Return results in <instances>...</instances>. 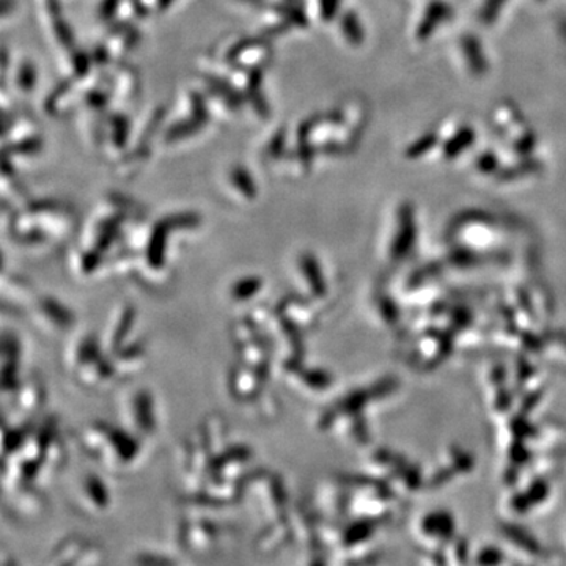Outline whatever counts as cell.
I'll list each match as a JSON object with an SVG mask.
<instances>
[{
    "label": "cell",
    "mask_w": 566,
    "mask_h": 566,
    "mask_svg": "<svg viewBox=\"0 0 566 566\" xmlns=\"http://www.w3.org/2000/svg\"><path fill=\"white\" fill-rule=\"evenodd\" d=\"M74 502L85 515H103L112 504L109 488L104 483L102 476L95 472H87L81 476L80 483L74 490Z\"/></svg>",
    "instance_id": "obj_10"
},
{
    "label": "cell",
    "mask_w": 566,
    "mask_h": 566,
    "mask_svg": "<svg viewBox=\"0 0 566 566\" xmlns=\"http://www.w3.org/2000/svg\"><path fill=\"white\" fill-rule=\"evenodd\" d=\"M294 536V526L292 516L286 515L279 517V520L270 521L264 524L262 532L256 536L255 549L260 556H271V554L279 553L283 547L290 545V539Z\"/></svg>",
    "instance_id": "obj_15"
},
{
    "label": "cell",
    "mask_w": 566,
    "mask_h": 566,
    "mask_svg": "<svg viewBox=\"0 0 566 566\" xmlns=\"http://www.w3.org/2000/svg\"><path fill=\"white\" fill-rule=\"evenodd\" d=\"M63 363L77 386L85 390L107 389L120 379L104 349L102 337L95 333L82 334L71 342Z\"/></svg>",
    "instance_id": "obj_2"
},
{
    "label": "cell",
    "mask_w": 566,
    "mask_h": 566,
    "mask_svg": "<svg viewBox=\"0 0 566 566\" xmlns=\"http://www.w3.org/2000/svg\"><path fill=\"white\" fill-rule=\"evenodd\" d=\"M266 289L262 275H241L230 285L229 297L233 304H252Z\"/></svg>",
    "instance_id": "obj_17"
},
{
    "label": "cell",
    "mask_w": 566,
    "mask_h": 566,
    "mask_svg": "<svg viewBox=\"0 0 566 566\" xmlns=\"http://www.w3.org/2000/svg\"><path fill=\"white\" fill-rule=\"evenodd\" d=\"M28 316L39 333L50 337L66 334L76 324L74 312L54 296H36Z\"/></svg>",
    "instance_id": "obj_6"
},
{
    "label": "cell",
    "mask_w": 566,
    "mask_h": 566,
    "mask_svg": "<svg viewBox=\"0 0 566 566\" xmlns=\"http://www.w3.org/2000/svg\"><path fill=\"white\" fill-rule=\"evenodd\" d=\"M296 282L301 294L308 303L318 305L326 297V285L318 260L312 253H303L296 262Z\"/></svg>",
    "instance_id": "obj_13"
},
{
    "label": "cell",
    "mask_w": 566,
    "mask_h": 566,
    "mask_svg": "<svg viewBox=\"0 0 566 566\" xmlns=\"http://www.w3.org/2000/svg\"><path fill=\"white\" fill-rule=\"evenodd\" d=\"M3 305L10 304L14 311H29L36 300L32 283L21 275H7L2 277Z\"/></svg>",
    "instance_id": "obj_16"
},
{
    "label": "cell",
    "mask_w": 566,
    "mask_h": 566,
    "mask_svg": "<svg viewBox=\"0 0 566 566\" xmlns=\"http://www.w3.org/2000/svg\"><path fill=\"white\" fill-rule=\"evenodd\" d=\"M11 417L3 416V422H28L40 415L46 401V390L39 378H28L22 381L20 389L11 395Z\"/></svg>",
    "instance_id": "obj_9"
},
{
    "label": "cell",
    "mask_w": 566,
    "mask_h": 566,
    "mask_svg": "<svg viewBox=\"0 0 566 566\" xmlns=\"http://www.w3.org/2000/svg\"><path fill=\"white\" fill-rule=\"evenodd\" d=\"M22 344L20 335L3 331L2 334V392L11 397L20 389L22 381Z\"/></svg>",
    "instance_id": "obj_12"
},
{
    "label": "cell",
    "mask_w": 566,
    "mask_h": 566,
    "mask_svg": "<svg viewBox=\"0 0 566 566\" xmlns=\"http://www.w3.org/2000/svg\"><path fill=\"white\" fill-rule=\"evenodd\" d=\"M222 532L223 528L218 521L189 513L181 523V545L192 556H208L214 553L221 543Z\"/></svg>",
    "instance_id": "obj_7"
},
{
    "label": "cell",
    "mask_w": 566,
    "mask_h": 566,
    "mask_svg": "<svg viewBox=\"0 0 566 566\" xmlns=\"http://www.w3.org/2000/svg\"><path fill=\"white\" fill-rule=\"evenodd\" d=\"M271 375L238 360L227 376V389L238 405H253L263 417L277 415V398L270 392Z\"/></svg>",
    "instance_id": "obj_4"
},
{
    "label": "cell",
    "mask_w": 566,
    "mask_h": 566,
    "mask_svg": "<svg viewBox=\"0 0 566 566\" xmlns=\"http://www.w3.org/2000/svg\"><path fill=\"white\" fill-rule=\"evenodd\" d=\"M334 6H335L334 0H323V2H322L323 17L327 18V20H329V18H333Z\"/></svg>",
    "instance_id": "obj_23"
},
{
    "label": "cell",
    "mask_w": 566,
    "mask_h": 566,
    "mask_svg": "<svg viewBox=\"0 0 566 566\" xmlns=\"http://www.w3.org/2000/svg\"><path fill=\"white\" fill-rule=\"evenodd\" d=\"M249 509L264 524L290 515L289 493L281 475L268 469L252 471L245 479L243 495Z\"/></svg>",
    "instance_id": "obj_3"
},
{
    "label": "cell",
    "mask_w": 566,
    "mask_h": 566,
    "mask_svg": "<svg viewBox=\"0 0 566 566\" xmlns=\"http://www.w3.org/2000/svg\"><path fill=\"white\" fill-rule=\"evenodd\" d=\"M104 549L84 536L74 535L54 547L48 564L51 565H99L104 562Z\"/></svg>",
    "instance_id": "obj_8"
},
{
    "label": "cell",
    "mask_w": 566,
    "mask_h": 566,
    "mask_svg": "<svg viewBox=\"0 0 566 566\" xmlns=\"http://www.w3.org/2000/svg\"><path fill=\"white\" fill-rule=\"evenodd\" d=\"M199 129V125L193 122H182L180 125L175 126V128L170 129L167 137L169 140H180L181 137L189 136V134L196 133Z\"/></svg>",
    "instance_id": "obj_19"
},
{
    "label": "cell",
    "mask_w": 566,
    "mask_h": 566,
    "mask_svg": "<svg viewBox=\"0 0 566 566\" xmlns=\"http://www.w3.org/2000/svg\"><path fill=\"white\" fill-rule=\"evenodd\" d=\"M35 69L28 63V65L22 66L20 71V85L22 91H31L33 84H35Z\"/></svg>",
    "instance_id": "obj_20"
},
{
    "label": "cell",
    "mask_w": 566,
    "mask_h": 566,
    "mask_svg": "<svg viewBox=\"0 0 566 566\" xmlns=\"http://www.w3.org/2000/svg\"><path fill=\"white\" fill-rule=\"evenodd\" d=\"M156 554H142L137 557V564L153 565V564H172V560L166 557H155Z\"/></svg>",
    "instance_id": "obj_21"
},
{
    "label": "cell",
    "mask_w": 566,
    "mask_h": 566,
    "mask_svg": "<svg viewBox=\"0 0 566 566\" xmlns=\"http://www.w3.org/2000/svg\"><path fill=\"white\" fill-rule=\"evenodd\" d=\"M82 452L111 472H128L140 461L144 439L125 427L95 420L76 433Z\"/></svg>",
    "instance_id": "obj_1"
},
{
    "label": "cell",
    "mask_w": 566,
    "mask_h": 566,
    "mask_svg": "<svg viewBox=\"0 0 566 566\" xmlns=\"http://www.w3.org/2000/svg\"><path fill=\"white\" fill-rule=\"evenodd\" d=\"M120 0H104L102 7V14L104 18H111L114 14L115 9H117Z\"/></svg>",
    "instance_id": "obj_22"
},
{
    "label": "cell",
    "mask_w": 566,
    "mask_h": 566,
    "mask_svg": "<svg viewBox=\"0 0 566 566\" xmlns=\"http://www.w3.org/2000/svg\"><path fill=\"white\" fill-rule=\"evenodd\" d=\"M136 323L137 312L133 304L122 303L114 308L102 335L104 349L109 356L134 340L132 337Z\"/></svg>",
    "instance_id": "obj_11"
},
{
    "label": "cell",
    "mask_w": 566,
    "mask_h": 566,
    "mask_svg": "<svg viewBox=\"0 0 566 566\" xmlns=\"http://www.w3.org/2000/svg\"><path fill=\"white\" fill-rule=\"evenodd\" d=\"M172 2L174 0H158L159 7H161V9H167V7H169Z\"/></svg>",
    "instance_id": "obj_24"
},
{
    "label": "cell",
    "mask_w": 566,
    "mask_h": 566,
    "mask_svg": "<svg viewBox=\"0 0 566 566\" xmlns=\"http://www.w3.org/2000/svg\"><path fill=\"white\" fill-rule=\"evenodd\" d=\"M123 427L128 428L140 439H148L158 431V412L151 390L147 387H137L132 394L123 398L122 403Z\"/></svg>",
    "instance_id": "obj_5"
},
{
    "label": "cell",
    "mask_w": 566,
    "mask_h": 566,
    "mask_svg": "<svg viewBox=\"0 0 566 566\" xmlns=\"http://www.w3.org/2000/svg\"><path fill=\"white\" fill-rule=\"evenodd\" d=\"M109 357L120 379L142 374L150 360L148 344L145 338L140 337L134 338L133 342L123 346L117 353L111 354Z\"/></svg>",
    "instance_id": "obj_14"
},
{
    "label": "cell",
    "mask_w": 566,
    "mask_h": 566,
    "mask_svg": "<svg viewBox=\"0 0 566 566\" xmlns=\"http://www.w3.org/2000/svg\"><path fill=\"white\" fill-rule=\"evenodd\" d=\"M232 181L237 188H240V191L244 193L245 197L255 196V185L249 177L248 172L243 169H234L232 174Z\"/></svg>",
    "instance_id": "obj_18"
}]
</instances>
